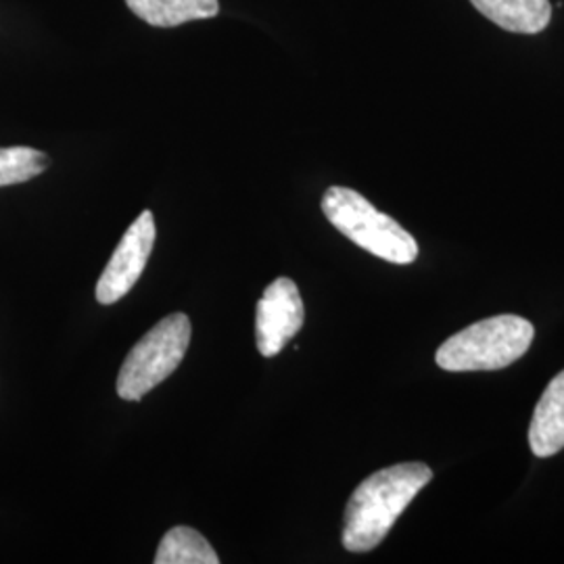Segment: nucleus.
<instances>
[{
  "label": "nucleus",
  "instance_id": "nucleus-1",
  "mask_svg": "<svg viewBox=\"0 0 564 564\" xmlns=\"http://www.w3.org/2000/svg\"><path fill=\"white\" fill-rule=\"evenodd\" d=\"M433 479L423 463L393 464L372 473L351 494L343 519V545L349 552H370L383 542L403 510Z\"/></svg>",
  "mask_w": 564,
  "mask_h": 564
},
{
  "label": "nucleus",
  "instance_id": "nucleus-2",
  "mask_svg": "<svg viewBox=\"0 0 564 564\" xmlns=\"http://www.w3.org/2000/svg\"><path fill=\"white\" fill-rule=\"evenodd\" d=\"M323 212L326 220L333 224L343 237L362 247L364 251L398 265L416 262V239L402 224L379 212L358 191L347 186L326 188Z\"/></svg>",
  "mask_w": 564,
  "mask_h": 564
},
{
  "label": "nucleus",
  "instance_id": "nucleus-3",
  "mask_svg": "<svg viewBox=\"0 0 564 564\" xmlns=\"http://www.w3.org/2000/svg\"><path fill=\"white\" fill-rule=\"evenodd\" d=\"M533 337V324L521 316L485 318L452 335L437 349L435 362L447 372L500 370L521 360Z\"/></svg>",
  "mask_w": 564,
  "mask_h": 564
},
{
  "label": "nucleus",
  "instance_id": "nucleus-4",
  "mask_svg": "<svg viewBox=\"0 0 564 564\" xmlns=\"http://www.w3.org/2000/svg\"><path fill=\"white\" fill-rule=\"evenodd\" d=\"M191 333V321L181 312L170 314L155 324L121 364L118 375L121 400L141 402L151 389L163 383L184 360Z\"/></svg>",
  "mask_w": 564,
  "mask_h": 564
},
{
  "label": "nucleus",
  "instance_id": "nucleus-5",
  "mask_svg": "<svg viewBox=\"0 0 564 564\" xmlns=\"http://www.w3.org/2000/svg\"><path fill=\"white\" fill-rule=\"evenodd\" d=\"M155 237V218L147 209L126 230L107 268L102 270L101 279L97 282V302L101 305H113L130 293L149 262Z\"/></svg>",
  "mask_w": 564,
  "mask_h": 564
},
{
  "label": "nucleus",
  "instance_id": "nucleus-6",
  "mask_svg": "<svg viewBox=\"0 0 564 564\" xmlns=\"http://www.w3.org/2000/svg\"><path fill=\"white\" fill-rule=\"evenodd\" d=\"M305 310L297 284L291 279H276L258 302L256 341L263 358L279 356L284 345L302 330Z\"/></svg>",
  "mask_w": 564,
  "mask_h": 564
},
{
  "label": "nucleus",
  "instance_id": "nucleus-7",
  "mask_svg": "<svg viewBox=\"0 0 564 564\" xmlns=\"http://www.w3.org/2000/svg\"><path fill=\"white\" fill-rule=\"evenodd\" d=\"M529 447L538 458H550L564 449V370L547 387L529 424Z\"/></svg>",
  "mask_w": 564,
  "mask_h": 564
},
{
  "label": "nucleus",
  "instance_id": "nucleus-8",
  "mask_svg": "<svg viewBox=\"0 0 564 564\" xmlns=\"http://www.w3.org/2000/svg\"><path fill=\"white\" fill-rule=\"evenodd\" d=\"M473 7L496 25L514 34H540L550 25V0H470Z\"/></svg>",
  "mask_w": 564,
  "mask_h": 564
},
{
  "label": "nucleus",
  "instance_id": "nucleus-9",
  "mask_svg": "<svg viewBox=\"0 0 564 564\" xmlns=\"http://www.w3.org/2000/svg\"><path fill=\"white\" fill-rule=\"evenodd\" d=\"M128 9L155 28H176L186 21L209 20L220 11L218 0H126Z\"/></svg>",
  "mask_w": 564,
  "mask_h": 564
},
{
  "label": "nucleus",
  "instance_id": "nucleus-10",
  "mask_svg": "<svg viewBox=\"0 0 564 564\" xmlns=\"http://www.w3.org/2000/svg\"><path fill=\"white\" fill-rule=\"evenodd\" d=\"M212 544L193 527H174L163 535L155 564H218Z\"/></svg>",
  "mask_w": 564,
  "mask_h": 564
},
{
  "label": "nucleus",
  "instance_id": "nucleus-11",
  "mask_svg": "<svg viewBox=\"0 0 564 564\" xmlns=\"http://www.w3.org/2000/svg\"><path fill=\"white\" fill-rule=\"evenodd\" d=\"M48 167V158L30 147L0 149V186L21 184L41 176Z\"/></svg>",
  "mask_w": 564,
  "mask_h": 564
}]
</instances>
